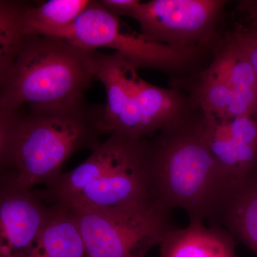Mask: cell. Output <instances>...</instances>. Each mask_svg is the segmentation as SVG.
<instances>
[{
    "instance_id": "5bb4252c",
    "label": "cell",
    "mask_w": 257,
    "mask_h": 257,
    "mask_svg": "<svg viewBox=\"0 0 257 257\" xmlns=\"http://www.w3.org/2000/svg\"><path fill=\"white\" fill-rule=\"evenodd\" d=\"M46 222L29 257H86L78 224L67 208L50 204Z\"/></svg>"
},
{
    "instance_id": "ac0fdd59",
    "label": "cell",
    "mask_w": 257,
    "mask_h": 257,
    "mask_svg": "<svg viewBox=\"0 0 257 257\" xmlns=\"http://www.w3.org/2000/svg\"><path fill=\"white\" fill-rule=\"evenodd\" d=\"M22 115L0 104V172L4 170L15 128Z\"/></svg>"
},
{
    "instance_id": "9a60e30c",
    "label": "cell",
    "mask_w": 257,
    "mask_h": 257,
    "mask_svg": "<svg viewBox=\"0 0 257 257\" xmlns=\"http://www.w3.org/2000/svg\"><path fill=\"white\" fill-rule=\"evenodd\" d=\"M26 5L0 0V87L28 36L24 18Z\"/></svg>"
},
{
    "instance_id": "52a82bcc",
    "label": "cell",
    "mask_w": 257,
    "mask_h": 257,
    "mask_svg": "<svg viewBox=\"0 0 257 257\" xmlns=\"http://www.w3.org/2000/svg\"><path fill=\"white\" fill-rule=\"evenodd\" d=\"M67 209L78 224L86 257H146L175 227L171 211L154 206L134 210Z\"/></svg>"
},
{
    "instance_id": "277c9868",
    "label": "cell",
    "mask_w": 257,
    "mask_h": 257,
    "mask_svg": "<svg viewBox=\"0 0 257 257\" xmlns=\"http://www.w3.org/2000/svg\"><path fill=\"white\" fill-rule=\"evenodd\" d=\"M87 62L94 80L105 88L100 128L102 134L149 138L198 109L185 93L157 87L140 77L138 69L116 52L89 51Z\"/></svg>"
},
{
    "instance_id": "3957f363",
    "label": "cell",
    "mask_w": 257,
    "mask_h": 257,
    "mask_svg": "<svg viewBox=\"0 0 257 257\" xmlns=\"http://www.w3.org/2000/svg\"><path fill=\"white\" fill-rule=\"evenodd\" d=\"M147 140L111 134L78 167L47 184L42 197L50 204L69 209L134 210L151 207Z\"/></svg>"
},
{
    "instance_id": "7a4b0ae2",
    "label": "cell",
    "mask_w": 257,
    "mask_h": 257,
    "mask_svg": "<svg viewBox=\"0 0 257 257\" xmlns=\"http://www.w3.org/2000/svg\"><path fill=\"white\" fill-rule=\"evenodd\" d=\"M103 110L104 105H91L84 98L31 105L19 120L1 172L26 189L52 183L76 152L92 151L101 143Z\"/></svg>"
},
{
    "instance_id": "4fadbf2b",
    "label": "cell",
    "mask_w": 257,
    "mask_h": 257,
    "mask_svg": "<svg viewBox=\"0 0 257 257\" xmlns=\"http://www.w3.org/2000/svg\"><path fill=\"white\" fill-rule=\"evenodd\" d=\"M160 257H236L234 238L218 226L190 221L183 229L174 227L159 244Z\"/></svg>"
},
{
    "instance_id": "2e32d148",
    "label": "cell",
    "mask_w": 257,
    "mask_h": 257,
    "mask_svg": "<svg viewBox=\"0 0 257 257\" xmlns=\"http://www.w3.org/2000/svg\"><path fill=\"white\" fill-rule=\"evenodd\" d=\"M90 0H50L37 6L27 4L24 18L27 35L71 25Z\"/></svg>"
},
{
    "instance_id": "ba28073f",
    "label": "cell",
    "mask_w": 257,
    "mask_h": 257,
    "mask_svg": "<svg viewBox=\"0 0 257 257\" xmlns=\"http://www.w3.org/2000/svg\"><path fill=\"white\" fill-rule=\"evenodd\" d=\"M225 0H140L126 17L144 37L175 48H213L223 32Z\"/></svg>"
},
{
    "instance_id": "7c38bea8",
    "label": "cell",
    "mask_w": 257,
    "mask_h": 257,
    "mask_svg": "<svg viewBox=\"0 0 257 257\" xmlns=\"http://www.w3.org/2000/svg\"><path fill=\"white\" fill-rule=\"evenodd\" d=\"M212 61L231 96L223 119L247 116L257 120L256 72L226 31L213 49Z\"/></svg>"
},
{
    "instance_id": "5b68a950",
    "label": "cell",
    "mask_w": 257,
    "mask_h": 257,
    "mask_svg": "<svg viewBox=\"0 0 257 257\" xmlns=\"http://www.w3.org/2000/svg\"><path fill=\"white\" fill-rule=\"evenodd\" d=\"M88 52L57 37L28 35L0 87V104L18 111L83 99L94 80Z\"/></svg>"
},
{
    "instance_id": "e0dca14e",
    "label": "cell",
    "mask_w": 257,
    "mask_h": 257,
    "mask_svg": "<svg viewBox=\"0 0 257 257\" xmlns=\"http://www.w3.org/2000/svg\"><path fill=\"white\" fill-rule=\"evenodd\" d=\"M232 16V26L226 32L257 74V0L239 2Z\"/></svg>"
},
{
    "instance_id": "8fae6325",
    "label": "cell",
    "mask_w": 257,
    "mask_h": 257,
    "mask_svg": "<svg viewBox=\"0 0 257 257\" xmlns=\"http://www.w3.org/2000/svg\"><path fill=\"white\" fill-rule=\"evenodd\" d=\"M208 219L257 256V165L227 182Z\"/></svg>"
},
{
    "instance_id": "9c48e42d",
    "label": "cell",
    "mask_w": 257,
    "mask_h": 257,
    "mask_svg": "<svg viewBox=\"0 0 257 257\" xmlns=\"http://www.w3.org/2000/svg\"><path fill=\"white\" fill-rule=\"evenodd\" d=\"M50 207L33 189L0 172V257H29Z\"/></svg>"
},
{
    "instance_id": "8992f818",
    "label": "cell",
    "mask_w": 257,
    "mask_h": 257,
    "mask_svg": "<svg viewBox=\"0 0 257 257\" xmlns=\"http://www.w3.org/2000/svg\"><path fill=\"white\" fill-rule=\"evenodd\" d=\"M38 35L60 38L86 51L112 49L135 68L152 69L170 77L178 85L205 69L212 59L213 48H175L152 41L135 32L123 30L118 17L92 1L78 18L64 28L44 30Z\"/></svg>"
},
{
    "instance_id": "6da1fadb",
    "label": "cell",
    "mask_w": 257,
    "mask_h": 257,
    "mask_svg": "<svg viewBox=\"0 0 257 257\" xmlns=\"http://www.w3.org/2000/svg\"><path fill=\"white\" fill-rule=\"evenodd\" d=\"M145 157L154 207L180 208L190 221L209 217L229 180L211 155L202 111L194 109L147 138Z\"/></svg>"
},
{
    "instance_id": "30bf717a",
    "label": "cell",
    "mask_w": 257,
    "mask_h": 257,
    "mask_svg": "<svg viewBox=\"0 0 257 257\" xmlns=\"http://www.w3.org/2000/svg\"><path fill=\"white\" fill-rule=\"evenodd\" d=\"M204 116L211 155L228 180L241 177L257 165V120L247 116L230 119Z\"/></svg>"
}]
</instances>
